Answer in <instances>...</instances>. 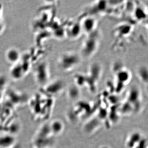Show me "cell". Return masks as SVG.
I'll return each instance as SVG.
<instances>
[{
  "label": "cell",
  "instance_id": "obj_1",
  "mask_svg": "<svg viewBox=\"0 0 148 148\" xmlns=\"http://www.w3.org/2000/svg\"><path fill=\"white\" fill-rule=\"evenodd\" d=\"M101 33L98 29L86 36L79 52L83 60H89L97 53L101 45Z\"/></svg>",
  "mask_w": 148,
  "mask_h": 148
},
{
  "label": "cell",
  "instance_id": "obj_2",
  "mask_svg": "<svg viewBox=\"0 0 148 148\" xmlns=\"http://www.w3.org/2000/svg\"><path fill=\"white\" fill-rule=\"evenodd\" d=\"M83 59L78 52L66 51L58 56L57 65L58 69L64 73H71L80 65Z\"/></svg>",
  "mask_w": 148,
  "mask_h": 148
},
{
  "label": "cell",
  "instance_id": "obj_3",
  "mask_svg": "<svg viewBox=\"0 0 148 148\" xmlns=\"http://www.w3.org/2000/svg\"><path fill=\"white\" fill-rule=\"evenodd\" d=\"M142 96L140 90L132 87L127 93L126 100L122 104L120 111L125 115L137 113L141 110L143 106Z\"/></svg>",
  "mask_w": 148,
  "mask_h": 148
},
{
  "label": "cell",
  "instance_id": "obj_4",
  "mask_svg": "<svg viewBox=\"0 0 148 148\" xmlns=\"http://www.w3.org/2000/svg\"><path fill=\"white\" fill-rule=\"evenodd\" d=\"M103 74V68L100 64L94 62L90 64L87 71V73L82 75L83 85L89 84L90 88H94L97 83L101 79Z\"/></svg>",
  "mask_w": 148,
  "mask_h": 148
},
{
  "label": "cell",
  "instance_id": "obj_5",
  "mask_svg": "<svg viewBox=\"0 0 148 148\" xmlns=\"http://www.w3.org/2000/svg\"><path fill=\"white\" fill-rule=\"evenodd\" d=\"M113 71L115 75L116 82V92L122 90L125 86L129 82L130 79V73L129 71L123 67H118L116 63L114 64Z\"/></svg>",
  "mask_w": 148,
  "mask_h": 148
},
{
  "label": "cell",
  "instance_id": "obj_6",
  "mask_svg": "<svg viewBox=\"0 0 148 148\" xmlns=\"http://www.w3.org/2000/svg\"><path fill=\"white\" fill-rule=\"evenodd\" d=\"M126 145L128 148H148V140L142 133L135 132L128 137Z\"/></svg>",
  "mask_w": 148,
  "mask_h": 148
},
{
  "label": "cell",
  "instance_id": "obj_7",
  "mask_svg": "<svg viewBox=\"0 0 148 148\" xmlns=\"http://www.w3.org/2000/svg\"><path fill=\"white\" fill-rule=\"evenodd\" d=\"M36 71V78L39 83L45 84L50 78L49 67L46 62H42L38 66Z\"/></svg>",
  "mask_w": 148,
  "mask_h": 148
},
{
  "label": "cell",
  "instance_id": "obj_8",
  "mask_svg": "<svg viewBox=\"0 0 148 148\" xmlns=\"http://www.w3.org/2000/svg\"><path fill=\"white\" fill-rule=\"evenodd\" d=\"M80 23L83 33L85 34L86 36L98 29V21L95 16L92 15L86 16Z\"/></svg>",
  "mask_w": 148,
  "mask_h": 148
},
{
  "label": "cell",
  "instance_id": "obj_9",
  "mask_svg": "<svg viewBox=\"0 0 148 148\" xmlns=\"http://www.w3.org/2000/svg\"><path fill=\"white\" fill-rule=\"evenodd\" d=\"M64 86V82L62 80H56L47 86L46 90L49 94H58L63 90Z\"/></svg>",
  "mask_w": 148,
  "mask_h": 148
},
{
  "label": "cell",
  "instance_id": "obj_10",
  "mask_svg": "<svg viewBox=\"0 0 148 148\" xmlns=\"http://www.w3.org/2000/svg\"><path fill=\"white\" fill-rule=\"evenodd\" d=\"M15 139L11 135L0 136V148H10L15 143Z\"/></svg>",
  "mask_w": 148,
  "mask_h": 148
},
{
  "label": "cell",
  "instance_id": "obj_11",
  "mask_svg": "<svg viewBox=\"0 0 148 148\" xmlns=\"http://www.w3.org/2000/svg\"><path fill=\"white\" fill-rule=\"evenodd\" d=\"M137 73L141 81L148 86V67L145 66H140L137 69Z\"/></svg>",
  "mask_w": 148,
  "mask_h": 148
},
{
  "label": "cell",
  "instance_id": "obj_12",
  "mask_svg": "<svg viewBox=\"0 0 148 148\" xmlns=\"http://www.w3.org/2000/svg\"><path fill=\"white\" fill-rule=\"evenodd\" d=\"M69 35L71 38L75 39L80 36L81 34L83 33L80 23H76L71 27L69 30Z\"/></svg>",
  "mask_w": 148,
  "mask_h": 148
},
{
  "label": "cell",
  "instance_id": "obj_13",
  "mask_svg": "<svg viewBox=\"0 0 148 148\" xmlns=\"http://www.w3.org/2000/svg\"><path fill=\"white\" fill-rule=\"evenodd\" d=\"M8 60L11 63H16L20 59V55L18 50L15 49H11L6 53Z\"/></svg>",
  "mask_w": 148,
  "mask_h": 148
},
{
  "label": "cell",
  "instance_id": "obj_14",
  "mask_svg": "<svg viewBox=\"0 0 148 148\" xmlns=\"http://www.w3.org/2000/svg\"><path fill=\"white\" fill-rule=\"evenodd\" d=\"M49 126L51 133H53V134H59L63 130L62 123L58 121H52Z\"/></svg>",
  "mask_w": 148,
  "mask_h": 148
},
{
  "label": "cell",
  "instance_id": "obj_15",
  "mask_svg": "<svg viewBox=\"0 0 148 148\" xmlns=\"http://www.w3.org/2000/svg\"><path fill=\"white\" fill-rule=\"evenodd\" d=\"M3 21V18L2 16V6L0 4V34L3 32V29H4Z\"/></svg>",
  "mask_w": 148,
  "mask_h": 148
}]
</instances>
